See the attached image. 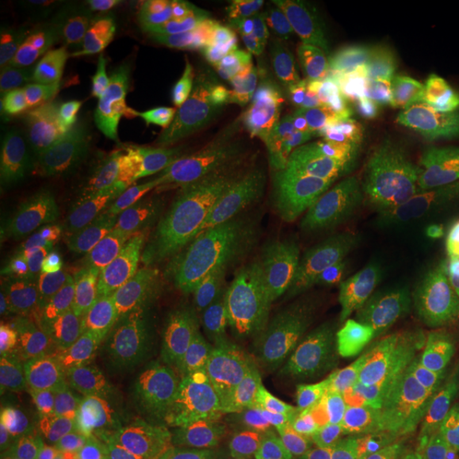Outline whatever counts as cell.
I'll use <instances>...</instances> for the list:
<instances>
[{
  "label": "cell",
  "mask_w": 459,
  "mask_h": 459,
  "mask_svg": "<svg viewBox=\"0 0 459 459\" xmlns=\"http://www.w3.org/2000/svg\"><path fill=\"white\" fill-rule=\"evenodd\" d=\"M242 200L233 161L173 177L123 230L117 290L186 296L209 290Z\"/></svg>",
  "instance_id": "5b68a950"
},
{
  "label": "cell",
  "mask_w": 459,
  "mask_h": 459,
  "mask_svg": "<svg viewBox=\"0 0 459 459\" xmlns=\"http://www.w3.org/2000/svg\"><path fill=\"white\" fill-rule=\"evenodd\" d=\"M108 108L87 99L45 102L6 93L0 111V230L4 238L36 221L63 173Z\"/></svg>",
  "instance_id": "52a82bcc"
},
{
  "label": "cell",
  "mask_w": 459,
  "mask_h": 459,
  "mask_svg": "<svg viewBox=\"0 0 459 459\" xmlns=\"http://www.w3.org/2000/svg\"><path fill=\"white\" fill-rule=\"evenodd\" d=\"M204 66L212 81L215 132L233 155H287L328 72L319 36L287 24L227 36Z\"/></svg>",
  "instance_id": "277c9868"
},
{
  "label": "cell",
  "mask_w": 459,
  "mask_h": 459,
  "mask_svg": "<svg viewBox=\"0 0 459 459\" xmlns=\"http://www.w3.org/2000/svg\"><path fill=\"white\" fill-rule=\"evenodd\" d=\"M456 233L420 230L385 269V296L346 349L328 411L352 459H411L424 411L442 403L454 376L442 334L454 301Z\"/></svg>",
  "instance_id": "6da1fadb"
},
{
  "label": "cell",
  "mask_w": 459,
  "mask_h": 459,
  "mask_svg": "<svg viewBox=\"0 0 459 459\" xmlns=\"http://www.w3.org/2000/svg\"><path fill=\"white\" fill-rule=\"evenodd\" d=\"M30 459H66L63 454H54V451H39V454H33Z\"/></svg>",
  "instance_id": "2e32d148"
},
{
  "label": "cell",
  "mask_w": 459,
  "mask_h": 459,
  "mask_svg": "<svg viewBox=\"0 0 459 459\" xmlns=\"http://www.w3.org/2000/svg\"><path fill=\"white\" fill-rule=\"evenodd\" d=\"M238 459H310L305 442L292 433H265L251 451Z\"/></svg>",
  "instance_id": "5bb4252c"
},
{
  "label": "cell",
  "mask_w": 459,
  "mask_h": 459,
  "mask_svg": "<svg viewBox=\"0 0 459 459\" xmlns=\"http://www.w3.org/2000/svg\"><path fill=\"white\" fill-rule=\"evenodd\" d=\"M209 132L215 99L204 63L177 81L137 90L108 108L30 227L51 236L117 230L137 200L168 186Z\"/></svg>",
  "instance_id": "7a4b0ae2"
},
{
  "label": "cell",
  "mask_w": 459,
  "mask_h": 459,
  "mask_svg": "<svg viewBox=\"0 0 459 459\" xmlns=\"http://www.w3.org/2000/svg\"><path fill=\"white\" fill-rule=\"evenodd\" d=\"M123 230L96 236H51L36 227L4 238L0 256V323L15 332L30 319L75 310L117 287Z\"/></svg>",
  "instance_id": "ba28073f"
},
{
  "label": "cell",
  "mask_w": 459,
  "mask_h": 459,
  "mask_svg": "<svg viewBox=\"0 0 459 459\" xmlns=\"http://www.w3.org/2000/svg\"><path fill=\"white\" fill-rule=\"evenodd\" d=\"M442 403H445L447 409H459V379H451V385H447Z\"/></svg>",
  "instance_id": "9a60e30c"
},
{
  "label": "cell",
  "mask_w": 459,
  "mask_h": 459,
  "mask_svg": "<svg viewBox=\"0 0 459 459\" xmlns=\"http://www.w3.org/2000/svg\"><path fill=\"white\" fill-rule=\"evenodd\" d=\"M212 290L186 296H146V292L111 290L81 305L93 346L99 382L123 379L177 355L182 343L206 319Z\"/></svg>",
  "instance_id": "9c48e42d"
},
{
  "label": "cell",
  "mask_w": 459,
  "mask_h": 459,
  "mask_svg": "<svg viewBox=\"0 0 459 459\" xmlns=\"http://www.w3.org/2000/svg\"><path fill=\"white\" fill-rule=\"evenodd\" d=\"M209 373L204 358L173 355L99 391L96 459H227L209 420Z\"/></svg>",
  "instance_id": "8992f818"
},
{
  "label": "cell",
  "mask_w": 459,
  "mask_h": 459,
  "mask_svg": "<svg viewBox=\"0 0 459 459\" xmlns=\"http://www.w3.org/2000/svg\"><path fill=\"white\" fill-rule=\"evenodd\" d=\"M406 114V78L388 54L328 69L287 150V170L247 188L254 200L341 188L379 161Z\"/></svg>",
  "instance_id": "3957f363"
},
{
  "label": "cell",
  "mask_w": 459,
  "mask_h": 459,
  "mask_svg": "<svg viewBox=\"0 0 459 459\" xmlns=\"http://www.w3.org/2000/svg\"><path fill=\"white\" fill-rule=\"evenodd\" d=\"M385 296V269L373 260V206L364 191L346 197L341 245L323 269V332L346 349L358 341Z\"/></svg>",
  "instance_id": "8fae6325"
},
{
  "label": "cell",
  "mask_w": 459,
  "mask_h": 459,
  "mask_svg": "<svg viewBox=\"0 0 459 459\" xmlns=\"http://www.w3.org/2000/svg\"><path fill=\"white\" fill-rule=\"evenodd\" d=\"M287 373V355L245 352L215 364L209 373L206 406L218 447L227 459H238L265 436L269 403Z\"/></svg>",
  "instance_id": "7c38bea8"
},
{
  "label": "cell",
  "mask_w": 459,
  "mask_h": 459,
  "mask_svg": "<svg viewBox=\"0 0 459 459\" xmlns=\"http://www.w3.org/2000/svg\"><path fill=\"white\" fill-rule=\"evenodd\" d=\"M4 382L30 403H57L93 388L99 367L84 310H60L15 328L4 349Z\"/></svg>",
  "instance_id": "30bf717a"
},
{
  "label": "cell",
  "mask_w": 459,
  "mask_h": 459,
  "mask_svg": "<svg viewBox=\"0 0 459 459\" xmlns=\"http://www.w3.org/2000/svg\"><path fill=\"white\" fill-rule=\"evenodd\" d=\"M424 9L420 0H310L305 15L319 39H373Z\"/></svg>",
  "instance_id": "4fadbf2b"
}]
</instances>
